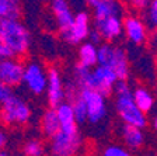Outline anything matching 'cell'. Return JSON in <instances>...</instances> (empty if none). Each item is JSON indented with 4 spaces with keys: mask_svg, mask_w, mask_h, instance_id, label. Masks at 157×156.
<instances>
[{
    "mask_svg": "<svg viewBox=\"0 0 157 156\" xmlns=\"http://www.w3.org/2000/svg\"><path fill=\"white\" fill-rule=\"evenodd\" d=\"M117 80V75L112 69H109L108 66L98 65V63L93 68H86L77 63L75 69V82L78 89H93L105 97L112 93Z\"/></svg>",
    "mask_w": 157,
    "mask_h": 156,
    "instance_id": "1",
    "label": "cell"
},
{
    "mask_svg": "<svg viewBox=\"0 0 157 156\" xmlns=\"http://www.w3.org/2000/svg\"><path fill=\"white\" fill-rule=\"evenodd\" d=\"M0 35L3 37L11 56L23 58L27 55L31 45V35L18 17L0 18Z\"/></svg>",
    "mask_w": 157,
    "mask_h": 156,
    "instance_id": "2",
    "label": "cell"
},
{
    "mask_svg": "<svg viewBox=\"0 0 157 156\" xmlns=\"http://www.w3.org/2000/svg\"><path fill=\"white\" fill-rule=\"evenodd\" d=\"M97 63L112 69L118 80H128L129 78V59L126 52L111 42L97 45Z\"/></svg>",
    "mask_w": 157,
    "mask_h": 156,
    "instance_id": "3",
    "label": "cell"
},
{
    "mask_svg": "<svg viewBox=\"0 0 157 156\" xmlns=\"http://www.w3.org/2000/svg\"><path fill=\"white\" fill-rule=\"evenodd\" d=\"M115 108L124 124H129L133 127L142 128L147 127V117L146 114L135 104L132 98V90L124 91V93H115Z\"/></svg>",
    "mask_w": 157,
    "mask_h": 156,
    "instance_id": "4",
    "label": "cell"
},
{
    "mask_svg": "<svg viewBox=\"0 0 157 156\" xmlns=\"http://www.w3.org/2000/svg\"><path fill=\"white\" fill-rule=\"evenodd\" d=\"M31 107L20 96H10L0 104V121L6 125H24L31 118Z\"/></svg>",
    "mask_w": 157,
    "mask_h": 156,
    "instance_id": "5",
    "label": "cell"
},
{
    "mask_svg": "<svg viewBox=\"0 0 157 156\" xmlns=\"http://www.w3.org/2000/svg\"><path fill=\"white\" fill-rule=\"evenodd\" d=\"M80 96L86 104L87 110V121L93 125L101 124L108 115V107L105 96L93 90V89H80Z\"/></svg>",
    "mask_w": 157,
    "mask_h": 156,
    "instance_id": "6",
    "label": "cell"
},
{
    "mask_svg": "<svg viewBox=\"0 0 157 156\" xmlns=\"http://www.w3.org/2000/svg\"><path fill=\"white\" fill-rule=\"evenodd\" d=\"M51 139L49 149L51 153L56 156H70L80 152L83 145L82 137L78 135V131L76 132H67V131L59 130Z\"/></svg>",
    "mask_w": 157,
    "mask_h": 156,
    "instance_id": "7",
    "label": "cell"
},
{
    "mask_svg": "<svg viewBox=\"0 0 157 156\" xmlns=\"http://www.w3.org/2000/svg\"><path fill=\"white\" fill-rule=\"evenodd\" d=\"M21 83L28 89L33 94L41 96L46 90V83H48V72L39 62L33 61L24 65L23 79Z\"/></svg>",
    "mask_w": 157,
    "mask_h": 156,
    "instance_id": "8",
    "label": "cell"
},
{
    "mask_svg": "<svg viewBox=\"0 0 157 156\" xmlns=\"http://www.w3.org/2000/svg\"><path fill=\"white\" fill-rule=\"evenodd\" d=\"M24 63L16 56H7L0 59V82L10 87L21 85Z\"/></svg>",
    "mask_w": 157,
    "mask_h": 156,
    "instance_id": "9",
    "label": "cell"
},
{
    "mask_svg": "<svg viewBox=\"0 0 157 156\" xmlns=\"http://www.w3.org/2000/svg\"><path fill=\"white\" fill-rule=\"evenodd\" d=\"M90 33V16L86 11H78L75 14L72 24L67 30L62 31V37L69 44H82L87 39Z\"/></svg>",
    "mask_w": 157,
    "mask_h": 156,
    "instance_id": "10",
    "label": "cell"
},
{
    "mask_svg": "<svg viewBox=\"0 0 157 156\" xmlns=\"http://www.w3.org/2000/svg\"><path fill=\"white\" fill-rule=\"evenodd\" d=\"M94 28L100 33L102 41H107V42L115 41L124 33L122 20L119 16H108L101 17V18H94Z\"/></svg>",
    "mask_w": 157,
    "mask_h": 156,
    "instance_id": "11",
    "label": "cell"
},
{
    "mask_svg": "<svg viewBox=\"0 0 157 156\" xmlns=\"http://www.w3.org/2000/svg\"><path fill=\"white\" fill-rule=\"evenodd\" d=\"M45 91L51 107H56L59 103L65 100V85H63L62 75L53 68L48 70V83Z\"/></svg>",
    "mask_w": 157,
    "mask_h": 156,
    "instance_id": "12",
    "label": "cell"
},
{
    "mask_svg": "<svg viewBox=\"0 0 157 156\" xmlns=\"http://www.w3.org/2000/svg\"><path fill=\"white\" fill-rule=\"evenodd\" d=\"M122 27L126 34V38L133 45H143L147 41V27L137 17H126L122 21Z\"/></svg>",
    "mask_w": 157,
    "mask_h": 156,
    "instance_id": "13",
    "label": "cell"
},
{
    "mask_svg": "<svg viewBox=\"0 0 157 156\" xmlns=\"http://www.w3.org/2000/svg\"><path fill=\"white\" fill-rule=\"evenodd\" d=\"M51 9H52V14L55 17L56 26L60 30V33L67 30L75 18V13H73L69 0H52Z\"/></svg>",
    "mask_w": 157,
    "mask_h": 156,
    "instance_id": "14",
    "label": "cell"
},
{
    "mask_svg": "<svg viewBox=\"0 0 157 156\" xmlns=\"http://www.w3.org/2000/svg\"><path fill=\"white\" fill-rule=\"evenodd\" d=\"M56 115L59 118V124H60V130L67 131V132H76L77 131V121L75 118L72 106L69 101L63 100L62 103H59L55 107Z\"/></svg>",
    "mask_w": 157,
    "mask_h": 156,
    "instance_id": "15",
    "label": "cell"
},
{
    "mask_svg": "<svg viewBox=\"0 0 157 156\" xmlns=\"http://www.w3.org/2000/svg\"><path fill=\"white\" fill-rule=\"evenodd\" d=\"M121 137L125 143V146L128 149L137 150V149H140L144 143V135H143L142 128L133 127V125H129V124H124L122 125Z\"/></svg>",
    "mask_w": 157,
    "mask_h": 156,
    "instance_id": "16",
    "label": "cell"
},
{
    "mask_svg": "<svg viewBox=\"0 0 157 156\" xmlns=\"http://www.w3.org/2000/svg\"><path fill=\"white\" fill-rule=\"evenodd\" d=\"M94 9V18H101L108 16H119L122 14V7L118 0H98Z\"/></svg>",
    "mask_w": 157,
    "mask_h": 156,
    "instance_id": "17",
    "label": "cell"
},
{
    "mask_svg": "<svg viewBox=\"0 0 157 156\" xmlns=\"http://www.w3.org/2000/svg\"><path fill=\"white\" fill-rule=\"evenodd\" d=\"M132 98L135 104L140 108L144 114H149L154 107V97L150 90L146 87H136L132 90Z\"/></svg>",
    "mask_w": 157,
    "mask_h": 156,
    "instance_id": "18",
    "label": "cell"
},
{
    "mask_svg": "<svg viewBox=\"0 0 157 156\" xmlns=\"http://www.w3.org/2000/svg\"><path fill=\"white\" fill-rule=\"evenodd\" d=\"M41 130H42V134L46 138H52L60 130V124H59V118L56 115L55 107L49 108L44 113L42 120H41Z\"/></svg>",
    "mask_w": 157,
    "mask_h": 156,
    "instance_id": "19",
    "label": "cell"
},
{
    "mask_svg": "<svg viewBox=\"0 0 157 156\" xmlns=\"http://www.w3.org/2000/svg\"><path fill=\"white\" fill-rule=\"evenodd\" d=\"M78 63L86 68L97 65V45L93 42H83L78 48Z\"/></svg>",
    "mask_w": 157,
    "mask_h": 156,
    "instance_id": "20",
    "label": "cell"
},
{
    "mask_svg": "<svg viewBox=\"0 0 157 156\" xmlns=\"http://www.w3.org/2000/svg\"><path fill=\"white\" fill-rule=\"evenodd\" d=\"M67 101L72 106V110H73V114H75V118L77 121V124H84L87 121V110H86V104L83 101L82 96H80V90H78L77 94L70 97Z\"/></svg>",
    "mask_w": 157,
    "mask_h": 156,
    "instance_id": "21",
    "label": "cell"
},
{
    "mask_svg": "<svg viewBox=\"0 0 157 156\" xmlns=\"http://www.w3.org/2000/svg\"><path fill=\"white\" fill-rule=\"evenodd\" d=\"M20 16V3L13 0H0V18Z\"/></svg>",
    "mask_w": 157,
    "mask_h": 156,
    "instance_id": "22",
    "label": "cell"
},
{
    "mask_svg": "<svg viewBox=\"0 0 157 156\" xmlns=\"http://www.w3.org/2000/svg\"><path fill=\"white\" fill-rule=\"evenodd\" d=\"M144 24L149 28H156L157 26V0H151L144 9Z\"/></svg>",
    "mask_w": 157,
    "mask_h": 156,
    "instance_id": "23",
    "label": "cell"
},
{
    "mask_svg": "<svg viewBox=\"0 0 157 156\" xmlns=\"http://www.w3.org/2000/svg\"><path fill=\"white\" fill-rule=\"evenodd\" d=\"M23 152L28 156H41L45 150H44V145L41 141L29 139L28 142H25V145H24Z\"/></svg>",
    "mask_w": 157,
    "mask_h": 156,
    "instance_id": "24",
    "label": "cell"
},
{
    "mask_svg": "<svg viewBox=\"0 0 157 156\" xmlns=\"http://www.w3.org/2000/svg\"><path fill=\"white\" fill-rule=\"evenodd\" d=\"M104 156H128L129 152L126 150V148L121 146V145H108L104 150H102Z\"/></svg>",
    "mask_w": 157,
    "mask_h": 156,
    "instance_id": "25",
    "label": "cell"
},
{
    "mask_svg": "<svg viewBox=\"0 0 157 156\" xmlns=\"http://www.w3.org/2000/svg\"><path fill=\"white\" fill-rule=\"evenodd\" d=\"M13 94H14L13 87H10V86L0 82V104H3L10 96H13Z\"/></svg>",
    "mask_w": 157,
    "mask_h": 156,
    "instance_id": "26",
    "label": "cell"
},
{
    "mask_svg": "<svg viewBox=\"0 0 157 156\" xmlns=\"http://www.w3.org/2000/svg\"><path fill=\"white\" fill-rule=\"evenodd\" d=\"M87 38L90 39V42H93L94 45H100V44L102 42L101 35H100V33H98L95 28L90 30V33H88V37H87Z\"/></svg>",
    "mask_w": 157,
    "mask_h": 156,
    "instance_id": "27",
    "label": "cell"
},
{
    "mask_svg": "<svg viewBox=\"0 0 157 156\" xmlns=\"http://www.w3.org/2000/svg\"><path fill=\"white\" fill-rule=\"evenodd\" d=\"M7 56H11V54H10V51H9V48H7L6 42H4L3 37L0 35V59L7 58Z\"/></svg>",
    "mask_w": 157,
    "mask_h": 156,
    "instance_id": "28",
    "label": "cell"
},
{
    "mask_svg": "<svg viewBox=\"0 0 157 156\" xmlns=\"http://www.w3.org/2000/svg\"><path fill=\"white\" fill-rule=\"evenodd\" d=\"M151 0H131V4L137 10H144Z\"/></svg>",
    "mask_w": 157,
    "mask_h": 156,
    "instance_id": "29",
    "label": "cell"
},
{
    "mask_svg": "<svg viewBox=\"0 0 157 156\" xmlns=\"http://www.w3.org/2000/svg\"><path fill=\"white\" fill-rule=\"evenodd\" d=\"M9 143V137L3 130H0V150H3Z\"/></svg>",
    "mask_w": 157,
    "mask_h": 156,
    "instance_id": "30",
    "label": "cell"
},
{
    "mask_svg": "<svg viewBox=\"0 0 157 156\" xmlns=\"http://www.w3.org/2000/svg\"><path fill=\"white\" fill-rule=\"evenodd\" d=\"M97 2H98V0H86V3H87L90 7H94Z\"/></svg>",
    "mask_w": 157,
    "mask_h": 156,
    "instance_id": "31",
    "label": "cell"
},
{
    "mask_svg": "<svg viewBox=\"0 0 157 156\" xmlns=\"http://www.w3.org/2000/svg\"><path fill=\"white\" fill-rule=\"evenodd\" d=\"M3 155H6V152H4V150H0V156H3Z\"/></svg>",
    "mask_w": 157,
    "mask_h": 156,
    "instance_id": "32",
    "label": "cell"
},
{
    "mask_svg": "<svg viewBox=\"0 0 157 156\" xmlns=\"http://www.w3.org/2000/svg\"><path fill=\"white\" fill-rule=\"evenodd\" d=\"M13 2H16V3H20V0H13Z\"/></svg>",
    "mask_w": 157,
    "mask_h": 156,
    "instance_id": "33",
    "label": "cell"
}]
</instances>
